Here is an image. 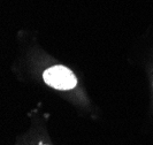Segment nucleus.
Listing matches in <instances>:
<instances>
[{"instance_id": "f257e3e1", "label": "nucleus", "mask_w": 153, "mask_h": 145, "mask_svg": "<svg viewBox=\"0 0 153 145\" xmlns=\"http://www.w3.org/2000/svg\"><path fill=\"white\" fill-rule=\"evenodd\" d=\"M44 81L56 90H70L77 84L74 73L63 66H53L47 69L44 73Z\"/></svg>"}]
</instances>
